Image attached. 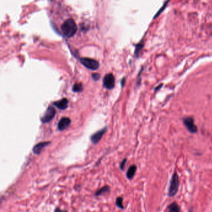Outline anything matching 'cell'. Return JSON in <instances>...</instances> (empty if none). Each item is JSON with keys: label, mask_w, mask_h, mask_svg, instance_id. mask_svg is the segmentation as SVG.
I'll use <instances>...</instances> for the list:
<instances>
[{"label": "cell", "mask_w": 212, "mask_h": 212, "mask_svg": "<svg viewBox=\"0 0 212 212\" xmlns=\"http://www.w3.org/2000/svg\"><path fill=\"white\" fill-rule=\"evenodd\" d=\"M91 77H92L93 80H95V81H98L100 78V75L98 73H95L91 75Z\"/></svg>", "instance_id": "cell-16"}, {"label": "cell", "mask_w": 212, "mask_h": 212, "mask_svg": "<svg viewBox=\"0 0 212 212\" xmlns=\"http://www.w3.org/2000/svg\"><path fill=\"white\" fill-rule=\"evenodd\" d=\"M137 167L135 165H133L129 167V168L128 169L127 172H126V177L128 179H131L133 178V177L136 173Z\"/></svg>", "instance_id": "cell-11"}, {"label": "cell", "mask_w": 212, "mask_h": 212, "mask_svg": "<svg viewBox=\"0 0 212 212\" xmlns=\"http://www.w3.org/2000/svg\"><path fill=\"white\" fill-rule=\"evenodd\" d=\"M77 31V27L75 21L72 19H68L61 26V31L63 35L70 38L75 35Z\"/></svg>", "instance_id": "cell-1"}, {"label": "cell", "mask_w": 212, "mask_h": 212, "mask_svg": "<svg viewBox=\"0 0 212 212\" xmlns=\"http://www.w3.org/2000/svg\"><path fill=\"white\" fill-rule=\"evenodd\" d=\"M83 90V85L82 83H76L73 86L72 91L73 92H81Z\"/></svg>", "instance_id": "cell-14"}, {"label": "cell", "mask_w": 212, "mask_h": 212, "mask_svg": "<svg viewBox=\"0 0 212 212\" xmlns=\"http://www.w3.org/2000/svg\"><path fill=\"white\" fill-rule=\"evenodd\" d=\"M55 110L53 106H49L47 109L46 111L45 112L44 115L41 118V121L42 123H48L50 121H52V119L54 118L55 115Z\"/></svg>", "instance_id": "cell-4"}, {"label": "cell", "mask_w": 212, "mask_h": 212, "mask_svg": "<svg viewBox=\"0 0 212 212\" xmlns=\"http://www.w3.org/2000/svg\"><path fill=\"white\" fill-rule=\"evenodd\" d=\"M168 211L171 212H179L180 211V208L177 203L174 202L168 207Z\"/></svg>", "instance_id": "cell-13"}, {"label": "cell", "mask_w": 212, "mask_h": 212, "mask_svg": "<svg viewBox=\"0 0 212 212\" xmlns=\"http://www.w3.org/2000/svg\"><path fill=\"white\" fill-rule=\"evenodd\" d=\"M106 130H107L106 127H104L103 129L98 131L97 132L91 135L90 137V140L91 142H92L93 144H98L99 141L101 139V137H103V136L106 133Z\"/></svg>", "instance_id": "cell-7"}, {"label": "cell", "mask_w": 212, "mask_h": 212, "mask_svg": "<svg viewBox=\"0 0 212 212\" xmlns=\"http://www.w3.org/2000/svg\"><path fill=\"white\" fill-rule=\"evenodd\" d=\"M126 161H127V159H124L123 160V161L121 162V164H120L119 165V168L120 169H121V170H123L124 169V167H125V165H126Z\"/></svg>", "instance_id": "cell-17"}, {"label": "cell", "mask_w": 212, "mask_h": 212, "mask_svg": "<svg viewBox=\"0 0 212 212\" xmlns=\"http://www.w3.org/2000/svg\"><path fill=\"white\" fill-rule=\"evenodd\" d=\"M103 87L107 90H112L115 85V79L112 73H108L103 80Z\"/></svg>", "instance_id": "cell-5"}, {"label": "cell", "mask_w": 212, "mask_h": 212, "mask_svg": "<svg viewBox=\"0 0 212 212\" xmlns=\"http://www.w3.org/2000/svg\"><path fill=\"white\" fill-rule=\"evenodd\" d=\"M179 187V179L177 172H175L172 176L170 182L168 195L169 197H174L178 192Z\"/></svg>", "instance_id": "cell-2"}, {"label": "cell", "mask_w": 212, "mask_h": 212, "mask_svg": "<svg viewBox=\"0 0 212 212\" xmlns=\"http://www.w3.org/2000/svg\"><path fill=\"white\" fill-rule=\"evenodd\" d=\"M162 84H160V85L159 86V87H157L156 88V90H159V89L160 88V87H162Z\"/></svg>", "instance_id": "cell-18"}, {"label": "cell", "mask_w": 212, "mask_h": 212, "mask_svg": "<svg viewBox=\"0 0 212 212\" xmlns=\"http://www.w3.org/2000/svg\"><path fill=\"white\" fill-rule=\"evenodd\" d=\"M110 192V187L108 186V185H105L104 187H103L102 188H100L99 190H97L95 193V196H100L101 195L105 194L106 193H108Z\"/></svg>", "instance_id": "cell-12"}, {"label": "cell", "mask_w": 212, "mask_h": 212, "mask_svg": "<svg viewBox=\"0 0 212 212\" xmlns=\"http://www.w3.org/2000/svg\"><path fill=\"white\" fill-rule=\"evenodd\" d=\"M184 124L189 132L191 133H196L198 131L197 126L194 123V120L192 117H186L184 119Z\"/></svg>", "instance_id": "cell-6"}, {"label": "cell", "mask_w": 212, "mask_h": 212, "mask_svg": "<svg viewBox=\"0 0 212 212\" xmlns=\"http://www.w3.org/2000/svg\"><path fill=\"white\" fill-rule=\"evenodd\" d=\"M50 144V141H45V142H39L36 145L34 146L32 149V151L35 154H39L41 152V151L43 150V149L47 146L49 144Z\"/></svg>", "instance_id": "cell-9"}, {"label": "cell", "mask_w": 212, "mask_h": 212, "mask_svg": "<svg viewBox=\"0 0 212 212\" xmlns=\"http://www.w3.org/2000/svg\"><path fill=\"white\" fill-rule=\"evenodd\" d=\"M80 62L82 64L84 65L86 68L91 70H96L100 67V64L98 61L94 60L93 59L87 58V57H83L80 59Z\"/></svg>", "instance_id": "cell-3"}, {"label": "cell", "mask_w": 212, "mask_h": 212, "mask_svg": "<svg viewBox=\"0 0 212 212\" xmlns=\"http://www.w3.org/2000/svg\"><path fill=\"white\" fill-rule=\"evenodd\" d=\"M71 123V120L69 118L62 117L57 124V128L60 131H63L66 129Z\"/></svg>", "instance_id": "cell-8"}, {"label": "cell", "mask_w": 212, "mask_h": 212, "mask_svg": "<svg viewBox=\"0 0 212 212\" xmlns=\"http://www.w3.org/2000/svg\"><path fill=\"white\" fill-rule=\"evenodd\" d=\"M53 105L61 110H64L68 107V100L67 98H62L60 100L53 102Z\"/></svg>", "instance_id": "cell-10"}, {"label": "cell", "mask_w": 212, "mask_h": 212, "mask_svg": "<svg viewBox=\"0 0 212 212\" xmlns=\"http://www.w3.org/2000/svg\"><path fill=\"white\" fill-rule=\"evenodd\" d=\"M116 205L117 207L121 209H123V198L121 197H118L116 200Z\"/></svg>", "instance_id": "cell-15"}]
</instances>
